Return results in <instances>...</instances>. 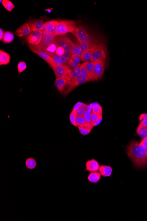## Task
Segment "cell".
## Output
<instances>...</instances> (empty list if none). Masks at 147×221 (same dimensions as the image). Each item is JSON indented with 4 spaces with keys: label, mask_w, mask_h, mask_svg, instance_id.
<instances>
[{
    "label": "cell",
    "mask_w": 147,
    "mask_h": 221,
    "mask_svg": "<svg viewBox=\"0 0 147 221\" xmlns=\"http://www.w3.org/2000/svg\"><path fill=\"white\" fill-rule=\"evenodd\" d=\"M126 151L136 167L143 168L147 166V151L139 142L131 141L127 145Z\"/></svg>",
    "instance_id": "6da1fadb"
},
{
    "label": "cell",
    "mask_w": 147,
    "mask_h": 221,
    "mask_svg": "<svg viewBox=\"0 0 147 221\" xmlns=\"http://www.w3.org/2000/svg\"><path fill=\"white\" fill-rule=\"evenodd\" d=\"M76 27V23L73 20H63L59 21L56 26L55 36L63 35L73 32Z\"/></svg>",
    "instance_id": "7a4b0ae2"
},
{
    "label": "cell",
    "mask_w": 147,
    "mask_h": 221,
    "mask_svg": "<svg viewBox=\"0 0 147 221\" xmlns=\"http://www.w3.org/2000/svg\"><path fill=\"white\" fill-rule=\"evenodd\" d=\"M55 86L60 93L67 95L74 89V83L65 78H56Z\"/></svg>",
    "instance_id": "3957f363"
},
{
    "label": "cell",
    "mask_w": 147,
    "mask_h": 221,
    "mask_svg": "<svg viewBox=\"0 0 147 221\" xmlns=\"http://www.w3.org/2000/svg\"><path fill=\"white\" fill-rule=\"evenodd\" d=\"M71 33L75 36L80 43L93 41L87 30L82 26H79L75 27L74 31Z\"/></svg>",
    "instance_id": "277c9868"
},
{
    "label": "cell",
    "mask_w": 147,
    "mask_h": 221,
    "mask_svg": "<svg viewBox=\"0 0 147 221\" xmlns=\"http://www.w3.org/2000/svg\"><path fill=\"white\" fill-rule=\"evenodd\" d=\"M56 36L50 33L43 31V35L41 42L38 46H35L38 49L46 51L52 44L56 42Z\"/></svg>",
    "instance_id": "5b68a950"
},
{
    "label": "cell",
    "mask_w": 147,
    "mask_h": 221,
    "mask_svg": "<svg viewBox=\"0 0 147 221\" xmlns=\"http://www.w3.org/2000/svg\"><path fill=\"white\" fill-rule=\"evenodd\" d=\"M106 57V51L104 45L96 44L93 48V54L91 62L105 60Z\"/></svg>",
    "instance_id": "8992f818"
},
{
    "label": "cell",
    "mask_w": 147,
    "mask_h": 221,
    "mask_svg": "<svg viewBox=\"0 0 147 221\" xmlns=\"http://www.w3.org/2000/svg\"><path fill=\"white\" fill-rule=\"evenodd\" d=\"M29 47L32 51L37 54L38 55L41 57L43 60H45L47 63L49 64V65L52 67L53 66L55 65V64L54 59L52 57H51L50 55H48L46 51L40 50L38 49L35 46L31 44H29Z\"/></svg>",
    "instance_id": "52a82bcc"
},
{
    "label": "cell",
    "mask_w": 147,
    "mask_h": 221,
    "mask_svg": "<svg viewBox=\"0 0 147 221\" xmlns=\"http://www.w3.org/2000/svg\"><path fill=\"white\" fill-rule=\"evenodd\" d=\"M56 41L58 47L63 48L67 52L71 53V50L74 43L68 38L64 36L56 37Z\"/></svg>",
    "instance_id": "ba28073f"
},
{
    "label": "cell",
    "mask_w": 147,
    "mask_h": 221,
    "mask_svg": "<svg viewBox=\"0 0 147 221\" xmlns=\"http://www.w3.org/2000/svg\"><path fill=\"white\" fill-rule=\"evenodd\" d=\"M53 70L56 78H65L67 79V76L71 68H69L68 65L53 66L51 68Z\"/></svg>",
    "instance_id": "9c48e42d"
},
{
    "label": "cell",
    "mask_w": 147,
    "mask_h": 221,
    "mask_svg": "<svg viewBox=\"0 0 147 221\" xmlns=\"http://www.w3.org/2000/svg\"><path fill=\"white\" fill-rule=\"evenodd\" d=\"M42 35L43 31H35L32 32L27 37V43L31 45L38 46L41 42Z\"/></svg>",
    "instance_id": "30bf717a"
},
{
    "label": "cell",
    "mask_w": 147,
    "mask_h": 221,
    "mask_svg": "<svg viewBox=\"0 0 147 221\" xmlns=\"http://www.w3.org/2000/svg\"><path fill=\"white\" fill-rule=\"evenodd\" d=\"M94 62V80H97L103 76L105 70V62L104 60H100Z\"/></svg>",
    "instance_id": "8fae6325"
},
{
    "label": "cell",
    "mask_w": 147,
    "mask_h": 221,
    "mask_svg": "<svg viewBox=\"0 0 147 221\" xmlns=\"http://www.w3.org/2000/svg\"><path fill=\"white\" fill-rule=\"evenodd\" d=\"M59 21L53 20L44 23L42 31L48 32L51 34L55 36L56 32V26Z\"/></svg>",
    "instance_id": "7c38bea8"
},
{
    "label": "cell",
    "mask_w": 147,
    "mask_h": 221,
    "mask_svg": "<svg viewBox=\"0 0 147 221\" xmlns=\"http://www.w3.org/2000/svg\"><path fill=\"white\" fill-rule=\"evenodd\" d=\"M31 32L32 30L29 24L25 23L17 29L16 32V34L19 37H22L24 36L29 35L31 33Z\"/></svg>",
    "instance_id": "4fadbf2b"
},
{
    "label": "cell",
    "mask_w": 147,
    "mask_h": 221,
    "mask_svg": "<svg viewBox=\"0 0 147 221\" xmlns=\"http://www.w3.org/2000/svg\"><path fill=\"white\" fill-rule=\"evenodd\" d=\"M28 24L32 32L35 31H42L44 25L43 20H30L28 22Z\"/></svg>",
    "instance_id": "5bb4252c"
},
{
    "label": "cell",
    "mask_w": 147,
    "mask_h": 221,
    "mask_svg": "<svg viewBox=\"0 0 147 221\" xmlns=\"http://www.w3.org/2000/svg\"><path fill=\"white\" fill-rule=\"evenodd\" d=\"M100 166L99 162L94 159L87 161L86 165V171L90 172L98 171Z\"/></svg>",
    "instance_id": "9a60e30c"
},
{
    "label": "cell",
    "mask_w": 147,
    "mask_h": 221,
    "mask_svg": "<svg viewBox=\"0 0 147 221\" xmlns=\"http://www.w3.org/2000/svg\"><path fill=\"white\" fill-rule=\"evenodd\" d=\"M48 55H50L51 57L53 58L55 64L56 65H68V62L69 60L64 56H60L56 53L54 54L50 53V54H48Z\"/></svg>",
    "instance_id": "2e32d148"
},
{
    "label": "cell",
    "mask_w": 147,
    "mask_h": 221,
    "mask_svg": "<svg viewBox=\"0 0 147 221\" xmlns=\"http://www.w3.org/2000/svg\"><path fill=\"white\" fill-rule=\"evenodd\" d=\"M81 73L80 67L76 68L70 69L69 71L68 74L67 76V79L70 81H74V80L76 79L77 77H79V75H80Z\"/></svg>",
    "instance_id": "e0dca14e"
},
{
    "label": "cell",
    "mask_w": 147,
    "mask_h": 221,
    "mask_svg": "<svg viewBox=\"0 0 147 221\" xmlns=\"http://www.w3.org/2000/svg\"><path fill=\"white\" fill-rule=\"evenodd\" d=\"M98 171L101 175L104 177H109L112 173V169L108 165H100Z\"/></svg>",
    "instance_id": "ac0fdd59"
},
{
    "label": "cell",
    "mask_w": 147,
    "mask_h": 221,
    "mask_svg": "<svg viewBox=\"0 0 147 221\" xmlns=\"http://www.w3.org/2000/svg\"><path fill=\"white\" fill-rule=\"evenodd\" d=\"M95 62H86V72L88 79L90 81H94V70Z\"/></svg>",
    "instance_id": "d6986e66"
},
{
    "label": "cell",
    "mask_w": 147,
    "mask_h": 221,
    "mask_svg": "<svg viewBox=\"0 0 147 221\" xmlns=\"http://www.w3.org/2000/svg\"><path fill=\"white\" fill-rule=\"evenodd\" d=\"M93 48L91 49L82 51L80 56L82 62H91L93 54Z\"/></svg>",
    "instance_id": "ffe728a7"
},
{
    "label": "cell",
    "mask_w": 147,
    "mask_h": 221,
    "mask_svg": "<svg viewBox=\"0 0 147 221\" xmlns=\"http://www.w3.org/2000/svg\"><path fill=\"white\" fill-rule=\"evenodd\" d=\"M100 173L98 171L90 172L87 177V179L92 183H97L101 179Z\"/></svg>",
    "instance_id": "44dd1931"
},
{
    "label": "cell",
    "mask_w": 147,
    "mask_h": 221,
    "mask_svg": "<svg viewBox=\"0 0 147 221\" xmlns=\"http://www.w3.org/2000/svg\"><path fill=\"white\" fill-rule=\"evenodd\" d=\"M10 56L8 53L1 50L0 51V65H7L9 63Z\"/></svg>",
    "instance_id": "7402d4cb"
},
{
    "label": "cell",
    "mask_w": 147,
    "mask_h": 221,
    "mask_svg": "<svg viewBox=\"0 0 147 221\" xmlns=\"http://www.w3.org/2000/svg\"><path fill=\"white\" fill-rule=\"evenodd\" d=\"M90 81L89 80H88L86 78L84 77L82 74L79 75L74 81V88H76L80 85L86 83L87 82Z\"/></svg>",
    "instance_id": "603a6c76"
},
{
    "label": "cell",
    "mask_w": 147,
    "mask_h": 221,
    "mask_svg": "<svg viewBox=\"0 0 147 221\" xmlns=\"http://www.w3.org/2000/svg\"><path fill=\"white\" fill-rule=\"evenodd\" d=\"M37 165L36 161L33 158H28L25 162V165L29 170H34L36 167Z\"/></svg>",
    "instance_id": "cb8c5ba5"
},
{
    "label": "cell",
    "mask_w": 147,
    "mask_h": 221,
    "mask_svg": "<svg viewBox=\"0 0 147 221\" xmlns=\"http://www.w3.org/2000/svg\"><path fill=\"white\" fill-rule=\"evenodd\" d=\"M14 38V34L11 32L7 31L4 32V35L2 41L5 43H10L13 42Z\"/></svg>",
    "instance_id": "d4e9b609"
},
{
    "label": "cell",
    "mask_w": 147,
    "mask_h": 221,
    "mask_svg": "<svg viewBox=\"0 0 147 221\" xmlns=\"http://www.w3.org/2000/svg\"><path fill=\"white\" fill-rule=\"evenodd\" d=\"M82 52V51L81 49L80 43L78 42V43L74 44L71 51L72 55L74 54V55L80 57Z\"/></svg>",
    "instance_id": "484cf974"
},
{
    "label": "cell",
    "mask_w": 147,
    "mask_h": 221,
    "mask_svg": "<svg viewBox=\"0 0 147 221\" xmlns=\"http://www.w3.org/2000/svg\"><path fill=\"white\" fill-rule=\"evenodd\" d=\"M76 122L77 127H88L86 125L85 119L83 116H80L76 115ZM89 128V127H88Z\"/></svg>",
    "instance_id": "4316f807"
},
{
    "label": "cell",
    "mask_w": 147,
    "mask_h": 221,
    "mask_svg": "<svg viewBox=\"0 0 147 221\" xmlns=\"http://www.w3.org/2000/svg\"><path fill=\"white\" fill-rule=\"evenodd\" d=\"M80 45L82 51H84L93 48V47H94V45H96V44L94 43V41H92L89 42H83V43H80Z\"/></svg>",
    "instance_id": "83f0119b"
},
{
    "label": "cell",
    "mask_w": 147,
    "mask_h": 221,
    "mask_svg": "<svg viewBox=\"0 0 147 221\" xmlns=\"http://www.w3.org/2000/svg\"><path fill=\"white\" fill-rule=\"evenodd\" d=\"M92 110H88L85 113L84 115V117L85 119L86 122V125L88 127L90 128L93 129V127L92 126V121L91 119V112Z\"/></svg>",
    "instance_id": "f1b7e54d"
},
{
    "label": "cell",
    "mask_w": 147,
    "mask_h": 221,
    "mask_svg": "<svg viewBox=\"0 0 147 221\" xmlns=\"http://www.w3.org/2000/svg\"><path fill=\"white\" fill-rule=\"evenodd\" d=\"M136 133L138 136L143 138L147 136V128L139 125L136 129Z\"/></svg>",
    "instance_id": "f546056e"
},
{
    "label": "cell",
    "mask_w": 147,
    "mask_h": 221,
    "mask_svg": "<svg viewBox=\"0 0 147 221\" xmlns=\"http://www.w3.org/2000/svg\"><path fill=\"white\" fill-rule=\"evenodd\" d=\"M2 4L4 8L10 12H12V10L15 8L14 4L9 0H3Z\"/></svg>",
    "instance_id": "4dcf8cb0"
},
{
    "label": "cell",
    "mask_w": 147,
    "mask_h": 221,
    "mask_svg": "<svg viewBox=\"0 0 147 221\" xmlns=\"http://www.w3.org/2000/svg\"><path fill=\"white\" fill-rule=\"evenodd\" d=\"M88 110V106L86 104L83 103L80 107L76 114L77 115L80 116H83L85 113Z\"/></svg>",
    "instance_id": "1f68e13d"
},
{
    "label": "cell",
    "mask_w": 147,
    "mask_h": 221,
    "mask_svg": "<svg viewBox=\"0 0 147 221\" xmlns=\"http://www.w3.org/2000/svg\"><path fill=\"white\" fill-rule=\"evenodd\" d=\"M80 133L83 136H87L92 131V128L86 127H78Z\"/></svg>",
    "instance_id": "d6a6232c"
},
{
    "label": "cell",
    "mask_w": 147,
    "mask_h": 221,
    "mask_svg": "<svg viewBox=\"0 0 147 221\" xmlns=\"http://www.w3.org/2000/svg\"><path fill=\"white\" fill-rule=\"evenodd\" d=\"M91 112L94 114L98 115H102V108L100 105H98L92 108Z\"/></svg>",
    "instance_id": "836d02e7"
},
{
    "label": "cell",
    "mask_w": 147,
    "mask_h": 221,
    "mask_svg": "<svg viewBox=\"0 0 147 221\" xmlns=\"http://www.w3.org/2000/svg\"><path fill=\"white\" fill-rule=\"evenodd\" d=\"M86 62H83L82 64L81 65L80 69H81V74L83 76L85 77L88 80H89L88 79V77L87 74V72H86Z\"/></svg>",
    "instance_id": "e575fe53"
},
{
    "label": "cell",
    "mask_w": 147,
    "mask_h": 221,
    "mask_svg": "<svg viewBox=\"0 0 147 221\" xmlns=\"http://www.w3.org/2000/svg\"><path fill=\"white\" fill-rule=\"evenodd\" d=\"M27 66L25 62H20L18 64V70L19 74L24 71L27 68Z\"/></svg>",
    "instance_id": "d590c367"
},
{
    "label": "cell",
    "mask_w": 147,
    "mask_h": 221,
    "mask_svg": "<svg viewBox=\"0 0 147 221\" xmlns=\"http://www.w3.org/2000/svg\"><path fill=\"white\" fill-rule=\"evenodd\" d=\"M76 114L74 113L73 112H71V113L70 114V120L71 124L73 125L74 126L77 127V124L76 122Z\"/></svg>",
    "instance_id": "8d00e7d4"
},
{
    "label": "cell",
    "mask_w": 147,
    "mask_h": 221,
    "mask_svg": "<svg viewBox=\"0 0 147 221\" xmlns=\"http://www.w3.org/2000/svg\"><path fill=\"white\" fill-rule=\"evenodd\" d=\"M68 65L70 66L71 67L73 68H76L80 66V65L77 64V63L75 62L71 58H70V59L69 60L68 62Z\"/></svg>",
    "instance_id": "74e56055"
},
{
    "label": "cell",
    "mask_w": 147,
    "mask_h": 221,
    "mask_svg": "<svg viewBox=\"0 0 147 221\" xmlns=\"http://www.w3.org/2000/svg\"><path fill=\"white\" fill-rule=\"evenodd\" d=\"M102 118V115H98L94 114L91 112V119L92 122H95V121H98V120H100Z\"/></svg>",
    "instance_id": "f35d334b"
},
{
    "label": "cell",
    "mask_w": 147,
    "mask_h": 221,
    "mask_svg": "<svg viewBox=\"0 0 147 221\" xmlns=\"http://www.w3.org/2000/svg\"><path fill=\"white\" fill-rule=\"evenodd\" d=\"M140 144L143 147V148L147 151V136L142 138L141 142H140Z\"/></svg>",
    "instance_id": "ab89813d"
},
{
    "label": "cell",
    "mask_w": 147,
    "mask_h": 221,
    "mask_svg": "<svg viewBox=\"0 0 147 221\" xmlns=\"http://www.w3.org/2000/svg\"><path fill=\"white\" fill-rule=\"evenodd\" d=\"M65 51L64 50L63 48L61 47H57V49H56V51L55 53L58 55H60V56H63L64 53Z\"/></svg>",
    "instance_id": "60d3db41"
},
{
    "label": "cell",
    "mask_w": 147,
    "mask_h": 221,
    "mask_svg": "<svg viewBox=\"0 0 147 221\" xmlns=\"http://www.w3.org/2000/svg\"><path fill=\"white\" fill-rule=\"evenodd\" d=\"M71 58L73 60V61H74L75 62L77 63V64H78L81 65V60L80 57L72 54V55H71Z\"/></svg>",
    "instance_id": "b9f144b4"
},
{
    "label": "cell",
    "mask_w": 147,
    "mask_h": 221,
    "mask_svg": "<svg viewBox=\"0 0 147 221\" xmlns=\"http://www.w3.org/2000/svg\"><path fill=\"white\" fill-rule=\"evenodd\" d=\"M83 104V103H82V102H77V103L74 105V107L72 112H73L74 113L77 114H76V112H77V110H78V109L80 108V107Z\"/></svg>",
    "instance_id": "7bdbcfd3"
},
{
    "label": "cell",
    "mask_w": 147,
    "mask_h": 221,
    "mask_svg": "<svg viewBox=\"0 0 147 221\" xmlns=\"http://www.w3.org/2000/svg\"><path fill=\"white\" fill-rule=\"evenodd\" d=\"M71 55H72V54H71V53L67 52L65 51L64 55H63V56L69 60L71 58Z\"/></svg>",
    "instance_id": "ee69618b"
},
{
    "label": "cell",
    "mask_w": 147,
    "mask_h": 221,
    "mask_svg": "<svg viewBox=\"0 0 147 221\" xmlns=\"http://www.w3.org/2000/svg\"><path fill=\"white\" fill-rule=\"evenodd\" d=\"M102 118H101V119L98 120V121H95V122H92V126H93V127L96 126H98L99 124H100L101 122H102Z\"/></svg>",
    "instance_id": "f6af8a7d"
},
{
    "label": "cell",
    "mask_w": 147,
    "mask_h": 221,
    "mask_svg": "<svg viewBox=\"0 0 147 221\" xmlns=\"http://www.w3.org/2000/svg\"><path fill=\"white\" fill-rule=\"evenodd\" d=\"M139 125L142 126L144 127L147 128V120L146 119H144L140 121V124Z\"/></svg>",
    "instance_id": "bcb514c9"
},
{
    "label": "cell",
    "mask_w": 147,
    "mask_h": 221,
    "mask_svg": "<svg viewBox=\"0 0 147 221\" xmlns=\"http://www.w3.org/2000/svg\"><path fill=\"white\" fill-rule=\"evenodd\" d=\"M4 32L2 29H0V40L2 41L4 35Z\"/></svg>",
    "instance_id": "7dc6e473"
},
{
    "label": "cell",
    "mask_w": 147,
    "mask_h": 221,
    "mask_svg": "<svg viewBox=\"0 0 147 221\" xmlns=\"http://www.w3.org/2000/svg\"><path fill=\"white\" fill-rule=\"evenodd\" d=\"M146 114H142L140 115V116H139V120H140V121H142V120H144Z\"/></svg>",
    "instance_id": "c3c4849f"
},
{
    "label": "cell",
    "mask_w": 147,
    "mask_h": 221,
    "mask_svg": "<svg viewBox=\"0 0 147 221\" xmlns=\"http://www.w3.org/2000/svg\"><path fill=\"white\" fill-rule=\"evenodd\" d=\"M144 119H146L147 120V114H146V115H145V118Z\"/></svg>",
    "instance_id": "681fc988"
}]
</instances>
